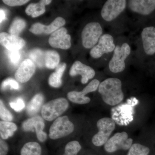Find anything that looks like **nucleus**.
Here are the masks:
<instances>
[{"label":"nucleus","instance_id":"nucleus-18","mask_svg":"<svg viewBox=\"0 0 155 155\" xmlns=\"http://www.w3.org/2000/svg\"><path fill=\"white\" fill-rule=\"evenodd\" d=\"M35 70V65L30 59H26L22 62L15 73L16 80L21 83L28 81L32 77Z\"/></svg>","mask_w":155,"mask_h":155},{"label":"nucleus","instance_id":"nucleus-15","mask_svg":"<svg viewBox=\"0 0 155 155\" xmlns=\"http://www.w3.org/2000/svg\"><path fill=\"white\" fill-rule=\"evenodd\" d=\"M69 75L71 76L80 75L81 76V83L85 84L94 77L95 72L92 67L78 61L72 65L69 71Z\"/></svg>","mask_w":155,"mask_h":155},{"label":"nucleus","instance_id":"nucleus-13","mask_svg":"<svg viewBox=\"0 0 155 155\" xmlns=\"http://www.w3.org/2000/svg\"><path fill=\"white\" fill-rule=\"evenodd\" d=\"M22 127L25 131H34V128H35L37 137L38 140L44 142L46 140L47 135L43 131L44 122L40 116H34L26 120L22 124Z\"/></svg>","mask_w":155,"mask_h":155},{"label":"nucleus","instance_id":"nucleus-9","mask_svg":"<svg viewBox=\"0 0 155 155\" xmlns=\"http://www.w3.org/2000/svg\"><path fill=\"white\" fill-rule=\"evenodd\" d=\"M116 47L113 36L105 34L101 37L97 44L91 50L90 55L92 58L98 59L105 54L114 51Z\"/></svg>","mask_w":155,"mask_h":155},{"label":"nucleus","instance_id":"nucleus-28","mask_svg":"<svg viewBox=\"0 0 155 155\" xmlns=\"http://www.w3.org/2000/svg\"><path fill=\"white\" fill-rule=\"evenodd\" d=\"M81 149V146L78 141L70 142L65 147L64 155H77Z\"/></svg>","mask_w":155,"mask_h":155},{"label":"nucleus","instance_id":"nucleus-14","mask_svg":"<svg viewBox=\"0 0 155 155\" xmlns=\"http://www.w3.org/2000/svg\"><path fill=\"white\" fill-rule=\"evenodd\" d=\"M141 37L146 54L149 56L155 54V26H147L143 28Z\"/></svg>","mask_w":155,"mask_h":155},{"label":"nucleus","instance_id":"nucleus-19","mask_svg":"<svg viewBox=\"0 0 155 155\" xmlns=\"http://www.w3.org/2000/svg\"><path fill=\"white\" fill-rule=\"evenodd\" d=\"M67 65L62 63L59 64L56 68V71L51 74L49 78V84L54 87H59L62 84L61 78L66 69Z\"/></svg>","mask_w":155,"mask_h":155},{"label":"nucleus","instance_id":"nucleus-12","mask_svg":"<svg viewBox=\"0 0 155 155\" xmlns=\"http://www.w3.org/2000/svg\"><path fill=\"white\" fill-rule=\"evenodd\" d=\"M129 9L143 16H149L155 11V0H130L128 1Z\"/></svg>","mask_w":155,"mask_h":155},{"label":"nucleus","instance_id":"nucleus-31","mask_svg":"<svg viewBox=\"0 0 155 155\" xmlns=\"http://www.w3.org/2000/svg\"><path fill=\"white\" fill-rule=\"evenodd\" d=\"M10 106L12 109L16 112H19L22 111L25 107V104L23 100L21 98H17L15 101L10 103Z\"/></svg>","mask_w":155,"mask_h":155},{"label":"nucleus","instance_id":"nucleus-1","mask_svg":"<svg viewBox=\"0 0 155 155\" xmlns=\"http://www.w3.org/2000/svg\"><path fill=\"white\" fill-rule=\"evenodd\" d=\"M98 92L106 104L115 106L123 101L124 94L121 81L116 78H110L100 83Z\"/></svg>","mask_w":155,"mask_h":155},{"label":"nucleus","instance_id":"nucleus-27","mask_svg":"<svg viewBox=\"0 0 155 155\" xmlns=\"http://www.w3.org/2000/svg\"><path fill=\"white\" fill-rule=\"evenodd\" d=\"M150 150L148 147L139 143L132 145L127 155H148Z\"/></svg>","mask_w":155,"mask_h":155},{"label":"nucleus","instance_id":"nucleus-22","mask_svg":"<svg viewBox=\"0 0 155 155\" xmlns=\"http://www.w3.org/2000/svg\"><path fill=\"white\" fill-rule=\"evenodd\" d=\"M45 6L41 1L38 3H31L27 6L25 13L28 16L35 18L44 14L45 12Z\"/></svg>","mask_w":155,"mask_h":155},{"label":"nucleus","instance_id":"nucleus-25","mask_svg":"<svg viewBox=\"0 0 155 155\" xmlns=\"http://www.w3.org/2000/svg\"><path fill=\"white\" fill-rule=\"evenodd\" d=\"M29 57L38 67H45L46 52L39 49H35L30 52Z\"/></svg>","mask_w":155,"mask_h":155},{"label":"nucleus","instance_id":"nucleus-6","mask_svg":"<svg viewBox=\"0 0 155 155\" xmlns=\"http://www.w3.org/2000/svg\"><path fill=\"white\" fill-rule=\"evenodd\" d=\"M74 130V125L67 116L58 117L50 127L49 137L53 140L58 139L69 135Z\"/></svg>","mask_w":155,"mask_h":155},{"label":"nucleus","instance_id":"nucleus-4","mask_svg":"<svg viewBox=\"0 0 155 155\" xmlns=\"http://www.w3.org/2000/svg\"><path fill=\"white\" fill-rule=\"evenodd\" d=\"M98 132L93 137V143L96 146H101L105 144L113 131L116 124L114 120L110 118H103L98 121L97 124Z\"/></svg>","mask_w":155,"mask_h":155},{"label":"nucleus","instance_id":"nucleus-24","mask_svg":"<svg viewBox=\"0 0 155 155\" xmlns=\"http://www.w3.org/2000/svg\"><path fill=\"white\" fill-rule=\"evenodd\" d=\"M45 52V67L48 69H54L59 65L60 62L59 54L55 51H48Z\"/></svg>","mask_w":155,"mask_h":155},{"label":"nucleus","instance_id":"nucleus-36","mask_svg":"<svg viewBox=\"0 0 155 155\" xmlns=\"http://www.w3.org/2000/svg\"><path fill=\"white\" fill-rule=\"evenodd\" d=\"M42 3H43L44 5H49L51 2V1H50V0H42L41 1Z\"/></svg>","mask_w":155,"mask_h":155},{"label":"nucleus","instance_id":"nucleus-8","mask_svg":"<svg viewBox=\"0 0 155 155\" xmlns=\"http://www.w3.org/2000/svg\"><path fill=\"white\" fill-rule=\"evenodd\" d=\"M133 140L128 138L126 132H118L108 140L104 144V149L107 152L113 153L119 150L129 149L132 145Z\"/></svg>","mask_w":155,"mask_h":155},{"label":"nucleus","instance_id":"nucleus-34","mask_svg":"<svg viewBox=\"0 0 155 155\" xmlns=\"http://www.w3.org/2000/svg\"><path fill=\"white\" fill-rule=\"evenodd\" d=\"M8 152V147L5 142L2 140L0 141V155H6Z\"/></svg>","mask_w":155,"mask_h":155},{"label":"nucleus","instance_id":"nucleus-23","mask_svg":"<svg viewBox=\"0 0 155 155\" xmlns=\"http://www.w3.org/2000/svg\"><path fill=\"white\" fill-rule=\"evenodd\" d=\"M20 153L21 155H41V147L38 143L28 142L22 147Z\"/></svg>","mask_w":155,"mask_h":155},{"label":"nucleus","instance_id":"nucleus-29","mask_svg":"<svg viewBox=\"0 0 155 155\" xmlns=\"http://www.w3.org/2000/svg\"><path fill=\"white\" fill-rule=\"evenodd\" d=\"M0 117L3 121L11 122L13 120V116L4 105L2 101L0 102Z\"/></svg>","mask_w":155,"mask_h":155},{"label":"nucleus","instance_id":"nucleus-10","mask_svg":"<svg viewBox=\"0 0 155 155\" xmlns=\"http://www.w3.org/2000/svg\"><path fill=\"white\" fill-rule=\"evenodd\" d=\"M100 83L97 79L92 81L81 91H72L69 92L67 94L68 99L72 102L79 104H88L91 101V99L85 95L96 91L98 88Z\"/></svg>","mask_w":155,"mask_h":155},{"label":"nucleus","instance_id":"nucleus-3","mask_svg":"<svg viewBox=\"0 0 155 155\" xmlns=\"http://www.w3.org/2000/svg\"><path fill=\"white\" fill-rule=\"evenodd\" d=\"M69 103L64 98L52 100L43 106L41 115L48 121H51L59 117L67 110Z\"/></svg>","mask_w":155,"mask_h":155},{"label":"nucleus","instance_id":"nucleus-17","mask_svg":"<svg viewBox=\"0 0 155 155\" xmlns=\"http://www.w3.org/2000/svg\"><path fill=\"white\" fill-rule=\"evenodd\" d=\"M0 42L8 51H19L25 44V41L21 38L6 32L0 34Z\"/></svg>","mask_w":155,"mask_h":155},{"label":"nucleus","instance_id":"nucleus-5","mask_svg":"<svg viewBox=\"0 0 155 155\" xmlns=\"http://www.w3.org/2000/svg\"><path fill=\"white\" fill-rule=\"evenodd\" d=\"M103 34L101 25L98 22L87 23L81 32V39L84 47L92 48L97 43Z\"/></svg>","mask_w":155,"mask_h":155},{"label":"nucleus","instance_id":"nucleus-16","mask_svg":"<svg viewBox=\"0 0 155 155\" xmlns=\"http://www.w3.org/2000/svg\"><path fill=\"white\" fill-rule=\"evenodd\" d=\"M66 21L61 17L56 18L50 25H45L40 23H35L31 25L29 31L35 35L50 34L58 30L65 25Z\"/></svg>","mask_w":155,"mask_h":155},{"label":"nucleus","instance_id":"nucleus-20","mask_svg":"<svg viewBox=\"0 0 155 155\" xmlns=\"http://www.w3.org/2000/svg\"><path fill=\"white\" fill-rule=\"evenodd\" d=\"M44 100L42 95L40 94L35 95L27 105L26 111L28 115L33 116L36 114L41 107Z\"/></svg>","mask_w":155,"mask_h":155},{"label":"nucleus","instance_id":"nucleus-7","mask_svg":"<svg viewBox=\"0 0 155 155\" xmlns=\"http://www.w3.org/2000/svg\"><path fill=\"white\" fill-rule=\"evenodd\" d=\"M126 5L127 1L125 0H108L102 8L101 17L107 22H111L125 11Z\"/></svg>","mask_w":155,"mask_h":155},{"label":"nucleus","instance_id":"nucleus-33","mask_svg":"<svg viewBox=\"0 0 155 155\" xmlns=\"http://www.w3.org/2000/svg\"><path fill=\"white\" fill-rule=\"evenodd\" d=\"M29 2L28 0H3V2L6 5L11 7L21 6Z\"/></svg>","mask_w":155,"mask_h":155},{"label":"nucleus","instance_id":"nucleus-30","mask_svg":"<svg viewBox=\"0 0 155 155\" xmlns=\"http://www.w3.org/2000/svg\"><path fill=\"white\" fill-rule=\"evenodd\" d=\"M10 86L11 89L17 90L19 88V84L17 81L14 79L9 78L4 81L2 84V90H5L8 87V86Z\"/></svg>","mask_w":155,"mask_h":155},{"label":"nucleus","instance_id":"nucleus-32","mask_svg":"<svg viewBox=\"0 0 155 155\" xmlns=\"http://www.w3.org/2000/svg\"><path fill=\"white\" fill-rule=\"evenodd\" d=\"M8 56L11 63L13 64H17L20 58L19 51H8Z\"/></svg>","mask_w":155,"mask_h":155},{"label":"nucleus","instance_id":"nucleus-11","mask_svg":"<svg viewBox=\"0 0 155 155\" xmlns=\"http://www.w3.org/2000/svg\"><path fill=\"white\" fill-rule=\"evenodd\" d=\"M71 36L67 34V29L61 27L51 34L49 43L52 47L62 49H68L71 46Z\"/></svg>","mask_w":155,"mask_h":155},{"label":"nucleus","instance_id":"nucleus-35","mask_svg":"<svg viewBox=\"0 0 155 155\" xmlns=\"http://www.w3.org/2000/svg\"><path fill=\"white\" fill-rule=\"evenodd\" d=\"M5 12L2 9H1L0 10V22L1 23L5 20Z\"/></svg>","mask_w":155,"mask_h":155},{"label":"nucleus","instance_id":"nucleus-2","mask_svg":"<svg viewBox=\"0 0 155 155\" xmlns=\"http://www.w3.org/2000/svg\"><path fill=\"white\" fill-rule=\"evenodd\" d=\"M131 49L130 45L124 43L121 46H116L113 57L109 63V68L111 72L118 73L125 70V60L130 55Z\"/></svg>","mask_w":155,"mask_h":155},{"label":"nucleus","instance_id":"nucleus-21","mask_svg":"<svg viewBox=\"0 0 155 155\" xmlns=\"http://www.w3.org/2000/svg\"><path fill=\"white\" fill-rule=\"evenodd\" d=\"M17 130V126L13 122L1 121L0 122V134L3 139L12 136Z\"/></svg>","mask_w":155,"mask_h":155},{"label":"nucleus","instance_id":"nucleus-26","mask_svg":"<svg viewBox=\"0 0 155 155\" xmlns=\"http://www.w3.org/2000/svg\"><path fill=\"white\" fill-rule=\"evenodd\" d=\"M25 26L26 23L23 19L16 18L13 21L9 28V34L18 36Z\"/></svg>","mask_w":155,"mask_h":155}]
</instances>
